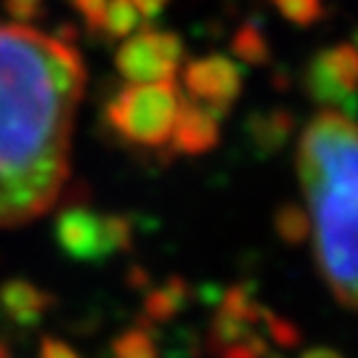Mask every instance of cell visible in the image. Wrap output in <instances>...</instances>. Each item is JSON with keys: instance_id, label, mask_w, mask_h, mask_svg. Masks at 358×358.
<instances>
[{"instance_id": "6da1fadb", "label": "cell", "mask_w": 358, "mask_h": 358, "mask_svg": "<svg viewBox=\"0 0 358 358\" xmlns=\"http://www.w3.org/2000/svg\"><path fill=\"white\" fill-rule=\"evenodd\" d=\"M83 85L72 45L0 27V229L35 220L59 199Z\"/></svg>"}, {"instance_id": "7a4b0ae2", "label": "cell", "mask_w": 358, "mask_h": 358, "mask_svg": "<svg viewBox=\"0 0 358 358\" xmlns=\"http://www.w3.org/2000/svg\"><path fill=\"white\" fill-rule=\"evenodd\" d=\"M297 176L310 217L313 255L343 308L358 313V122L316 115L297 143Z\"/></svg>"}, {"instance_id": "3957f363", "label": "cell", "mask_w": 358, "mask_h": 358, "mask_svg": "<svg viewBox=\"0 0 358 358\" xmlns=\"http://www.w3.org/2000/svg\"><path fill=\"white\" fill-rule=\"evenodd\" d=\"M180 88L167 83H130L103 106V125L120 143L136 149H159L173 138L180 112Z\"/></svg>"}, {"instance_id": "277c9868", "label": "cell", "mask_w": 358, "mask_h": 358, "mask_svg": "<svg viewBox=\"0 0 358 358\" xmlns=\"http://www.w3.org/2000/svg\"><path fill=\"white\" fill-rule=\"evenodd\" d=\"M53 239L77 263H103L133 247V217L99 215L85 205H66L53 223Z\"/></svg>"}, {"instance_id": "5b68a950", "label": "cell", "mask_w": 358, "mask_h": 358, "mask_svg": "<svg viewBox=\"0 0 358 358\" xmlns=\"http://www.w3.org/2000/svg\"><path fill=\"white\" fill-rule=\"evenodd\" d=\"M303 88L310 101L356 112L358 106V43H337L306 64Z\"/></svg>"}, {"instance_id": "8992f818", "label": "cell", "mask_w": 358, "mask_h": 358, "mask_svg": "<svg viewBox=\"0 0 358 358\" xmlns=\"http://www.w3.org/2000/svg\"><path fill=\"white\" fill-rule=\"evenodd\" d=\"M183 62V40L176 32L143 29L130 35L115 53L117 72L128 83H167Z\"/></svg>"}, {"instance_id": "52a82bcc", "label": "cell", "mask_w": 358, "mask_h": 358, "mask_svg": "<svg viewBox=\"0 0 358 358\" xmlns=\"http://www.w3.org/2000/svg\"><path fill=\"white\" fill-rule=\"evenodd\" d=\"M183 88L192 101L202 103L215 115H226L242 96L244 75L236 62L213 53L183 66Z\"/></svg>"}, {"instance_id": "ba28073f", "label": "cell", "mask_w": 358, "mask_h": 358, "mask_svg": "<svg viewBox=\"0 0 358 358\" xmlns=\"http://www.w3.org/2000/svg\"><path fill=\"white\" fill-rule=\"evenodd\" d=\"M217 141H220V115L192 99H183L173 128V149L186 157H199L215 149Z\"/></svg>"}, {"instance_id": "9c48e42d", "label": "cell", "mask_w": 358, "mask_h": 358, "mask_svg": "<svg viewBox=\"0 0 358 358\" xmlns=\"http://www.w3.org/2000/svg\"><path fill=\"white\" fill-rule=\"evenodd\" d=\"M53 294L27 279H11L0 287V316L19 329H32L48 316Z\"/></svg>"}, {"instance_id": "30bf717a", "label": "cell", "mask_w": 358, "mask_h": 358, "mask_svg": "<svg viewBox=\"0 0 358 358\" xmlns=\"http://www.w3.org/2000/svg\"><path fill=\"white\" fill-rule=\"evenodd\" d=\"M294 130V115L287 109H271V112H260L252 115L247 122V136L250 143L255 146L257 154H276L284 149L287 138Z\"/></svg>"}, {"instance_id": "8fae6325", "label": "cell", "mask_w": 358, "mask_h": 358, "mask_svg": "<svg viewBox=\"0 0 358 358\" xmlns=\"http://www.w3.org/2000/svg\"><path fill=\"white\" fill-rule=\"evenodd\" d=\"M192 297V287L180 276H170L165 284L154 287L152 292L143 297V319L146 324H167L178 316Z\"/></svg>"}, {"instance_id": "7c38bea8", "label": "cell", "mask_w": 358, "mask_h": 358, "mask_svg": "<svg viewBox=\"0 0 358 358\" xmlns=\"http://www.w3.org/2000/svg\"><path fill=\"white\" fill-rule=\"evenodd\" d=\"M112 358H159V345L154 337V327L138 321L112 340Z\"/></svg>"}, {"instance_id": "4fadbf2b", "label": "cell", "mask_w": 358, "mask_h": 358, "mask_svg": "<svg viewBox=\"0 0 358 358\" xmlns=\"http://www.w3.org/2000/svg\"><path fill=\"white\" fill-rule=\"evenodd\" d=\"M231 51L236 59H242L250 66L271 64V43L257 22H244L231 40Z\"/></svg>"}, {"instance_id": "5bb4252c", "label": "cell", "mask_w": 358, "mask_h": 358, "mask_svg": "<svg viewBox=\"0 0 358 358\" xmlns=\"http://www.w3.org/2000/svg\"><path fill=\"white\" fill-rule=\"evenodd\" d=\"M273 229L276 234L282 236V242L292 244H303L310 239V217H308V210H303L300 205H292V202H287L276 210V215H273Z\"/></svg>"}, {"instance_id": "9a60e30c", "label": "cell", "mask_w": 358, "mask_h": 358, "mask_svg": "<svg viewBox=\"0 0 358 358\" xmlns=\"http://www.w3.org/2000/svg\"><path fill=\"white\" fill-rule=\"evenodd\" d=\"M141 24V13L133 6V0H109L106 3V22H103V38L128 40L136 35Z\"/></svg>"}, {"instance_id": "2e32d148", "label": "cell", "mask_w": 358, "mask_h": 358, "mask_svg": "<svg viewBox=\"0 0 358 358\" xmlns=\"http://www.w3.org/2000/svg\"><path fill=\"white\" fill-rule=\"evenodd\" d=\"M271 6L294 27H313L324 19V0H271Z\"/></svg>"}, {"instance_id": "e0dca14e", "label": "cell", "mask_w": 358, "mask_h": 358, "mask_svg": "<svg viewBox=\"0 0 358 358\" xmlns=\"http://www.w3.org/2000/svg\"><path fill=\"white\" fill-rule=\"evenodd\" d=\"M263 334L268 340H273L279 348H297L300 340H303V334H300V329L294 327L292 321H287L284 316H276L273 310H266V316H263Z\"/></svg>"}, {"instance_id": "ac0fdd59", "label": "cell", "mask_w": 358, "mask_h": 358, "mask_svg": "<svg viewBox=\"0 0 358 358\" xmlns=\"http://www.w3.org/2000/svg\"><path fill=\"white\" fill-rule=\"evenodd\" d=\"M106 3H109V0H69V6L77 11V16H83L85 29H88L93 38H101L103 35Z\"/></svg>"}, {"instance_id": "d6986e66", "label": "cell", "mask_w": 358, "mask_h": 358, "mask_svg": "<svg viewBox=\"0 0 358 358\" xmlns=\"http://www.w3.org/2000/svg\"><path fill=\"white\" fill-rule=\"evenodd\" d=\"M3 6L16 22H35L45 13V0H3Z\"/></svg>"}, {"instance_id": "ffe728a7", "label": "cell", "mask_w": 358, "mask_h": 358, "mask_svg": "<svg viewBox=\"0 0 358 358\" xmlns=\"http://www.w3.org/2000/svg\"><path fill=\"white\" fill-rule=\"evenodd\" d=\"M40 358H80V353L59 337H43L40 340Z\"/></svg>"}, {"instance_id": "44dd1931", "label": "cell", "mask_w": 358, "mask_h": 358, "mask_svg": "<svg viewBox=\"0 0 358 358\" xmlns=\"http://www.w3.org/2000/svg\"><path fill=\"white\" fill-rule=\"evenodd\" d=\"M170 0H133V6L138 8L141 19H159L162 11L167 8Z\"/></svg>"}, {"instance_id": "7402d4cb", "label": "cell", "mask_w": 358, "mask_h": 358, "mask_svg": "<svg viewBox=\"0 0 358 358\" xmlns=\"http://www.w3.org/2000/svg\"><path fill=\"white\" fill-rule=\"evenodd\" d=\"M300 358H345V356H340L332 348H310V350H306Z\"/></svg>"}, {"instance_id": "603a6c76", "label": "cell", "mask_w": 358, "mask_h": 358, "mask_svg": "<svg viewBox=\"0 0 358 358\" xmlns=\"http://www.w3.org/2000/svg\"><path fill=\"white\" fill-rule=\"evenodd\" d=\"M0 358H11V350H8L6 343H0Z\"/></svg>"}]
</instances>
